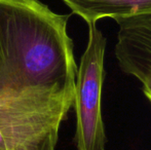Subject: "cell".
Instances as JSON below:
<instances>
[{
    "instance_id": "1",
    "label": "cell",
    "mask_w": 151,
    "mask_h": 150,
    "mask_svg": "<svg viewBox=\"0 0 151 150\" xmlns=\"http://www.w3.org/2000/svg\"><path fill=\"white\" fill-rule=\"evenodd\" d=\"M68 18L39 0H0V95L74 96L77 66Z\"/></svg>"
},
{
    "instance_id": "2",
    "label": "cell",
    "mask_w": 151,
    "mask_h": 150,
    "mask_svg": "<svg viewBox=\"0 0 151 150\" xmlns=\"http://www.w3.org/2000/svg\"><path fill=\"white\" fill-rule=\"evenodd\" d=\"M73 102L65 94L0 95V150H55Z\"/></svg>"
},
{
    "instance_id": "3",
    "label": "cell",
    "mask_w": 151,
    "mask_h": 150,
    "mask_svg": "<svg viewBox=\"0 0 151 150\" xmlns=\"http://www.w3.org/2000/svg\"><path fill=\"white\" fill-rule=\"evenodd\" d=\"M88 25V46L81 57L75 79V141L78 150H105L107 138L101 100L105 77L106 38L96 23Z\"/></svg>"
},
{
    "instance_id": "4",
    "label": "cell",
    "mask_w": 151,
    "mask_h": 150,
    "mask_svg": "<svg viewBox=\"0 0 151 150\" xmlns=\"http://www.w3.org/2000/svg\"><path fill=\"white\" fill-rule=\"evenodd\" d=\"M115 58L122 72L141 81L151 76V14L116 19Z\"/></svg>"
},
{
    "instance_id": "5",
    "label": "cell",
    "mask_w": 151,
    "mask_h": 150,
    "mask_svg": "<svg viewBox=\"0 0 151 150\" xmlns=\"http://www.w3.org/2000/svg\"><path fill=\"white\" fill-rule=\"evenodd\" d=\"M88 24L104 18L121 19L151 14V0H63Z\"/></svg>"
},
{
    "instance_id": "6",
    "label": "cell",
    "mask_w": 151,
    "mask_h": 150,
    "mask_svg": "<svg viewBox=\"0 0 151 150\" xmlns=\"http://www.w3.org/2000/svg\"><path fill=\"white\" fill-rule=\"evenodd\" d=\"M141 82L143 83V93L145 95L146 98L149 100L151 103V76L150 77H146L143 80H141Z\"/></svg>"
}]
</instances>
